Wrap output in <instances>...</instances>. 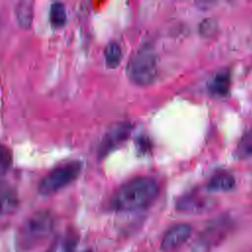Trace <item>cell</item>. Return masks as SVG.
<instances>
[{
  "label": "cell",
  "instance_id": "obj_10",
  "mask_svg": "<svg viewBox=\"0 0 252 252\" xmlns=\"http://www.w3.org/2000/svg\"><path fill=\"white\" fill-rule=\"evenodd\" d=\"M230 87V77L228 71H219L208 83L209 91L216 95H225L228 94Z\"/></svg>",
  "mask_w": 252,
  "mask_h": 252
},
{
  "label": "cell",
  "instance_id": "obj_3",
  "mask_svg": "<svg viewBox=\"0 0 252 252\" xmlns=\"http://www.w3.org/2000/svg\"><path fill=\"white\" fill-rule=\"evenodd\" d=\"M54 220L48 212H38L32 215L23 225L20 231V246L23 249H32L44 241L52 232Z\"/></svg>",
  "mask_w": 252,
  "mask_h": 252
},
{
  "label": "cell",
  "instance_id": "obj_9",
  "mask_svg": "<svg viewBox=\"0 0 252 252\" xmlns=\"http://www.w3.org/2000/svg\"><path fill=\"white\" fill-rule=\"evenodd\" d=\"M235 178L228 172L216 173L209 181L207 188L210 192L214 193H224L234 189Z\"/></svg>",
  "mask_w": 252,
  "mask_h": 252
},
{
  "label": "cell",
  "instance_id": "obj_15",
  "mask_svg": "<svg viewBox=\"0 0 252 252\" xmlns=\"http://www.w3.org/2000/svg\"><path fill=\"white\" fill-rule=\"evenodd\" d=\"M237 156L240 158H246L252 156V131L246 132L237 146Z\"/></svg>",
  "mask_w": 252,
  "mask_h": 252
},
{
  "label": "cell",
  "instance_id": "obj_5",
  "mask_svg": "<svg viewBox=\"0 0 252 252\" xmlns=\"http://www.w3.org/2000/svg\"><path fill=\"white\" fill-rule=\"evenodd\" d=\"M192 227L187 223H179L170 227L162 237L160 247L165 252H171L182 246L191 236Z\"/></svg>",
  "mask_w": 252,
  "mask_h": 252
},
{
  "label": "cell",
  "instance_id": "obj_2",
  "mask_svg": "<svg viewBox=\"0 0 252 252\" xmlns=\"http://www.w3.org/2000/svg\"><path fill=\"white\" fill-rule=\"evenodd\" d=\"M126 73L131 82L138 86H149L158 75V58L150 47H142L129 60Z\"/></svg>",
  "mask_w": 252,
  "mask_h": 252
},
{
  "label": "cell",
  "instance_id": "obj_17",
  "mask_svg": "<svg viewBox=\"0 0 252 252\" xmlns=\"http://www.w3.org/2000/svg\"><path fill=\"white\" fill-rule=\"evenodd\" d=\"M83 252H92V251H90V250H86V251H83Z\"/></svg>",
  "mask_w": 252,
  "mask_h": 252
},
{
  "label": "cell",
  "instance_id": "obj_14",
  "mask_svg": "<svg viewBox=\"0 0 252 252\" xmlns=\"http://www.w3.org/2000/svg\"><path fill=\"white\" fill-rule=\"evenodd\" d=\"M50 23L55 28H61L66 24L67 14L62 3H53L50 7Z\"/></svg>",
  "mask_w": 252,
  "mask_h": 252
},
{
  "label": "cell",
  "instance_id": "obj_13",
  "mask_svg": "<svg viewBox=\"0 0 252 252\" xmlns=\"http://www.w3.org/2000/svg\"><path fill=\"white\" fill-rule=\"evenodd\" d=\"M122 50L120 45L116 41L109 42L104 50V59L105 64L108 68H116L121 61Z\"/></svg>",
  "mask_w": 252,
  "mask_h": 252
},
{
  "label": "cell",
  "instance_id": "obj_16",
  "mask_svg": "<svg viewBox=\"0 0 252 252\" xmlns=\"http://www.w3.org/2000/svg\"><path fill=\"white\" fill-rule=\"evenodd\" d=\"M12 164V154L10 150L0 144V176L5 174Z\"/></svg>",
  "mask_w": 252,
  "mask_h": 252
},
{
  "label": "cell",
  "instance_id": "obj_6",
  "mask_svg": "<svg viewBox=\"0 0 252 252\" xmlns=\"http://www.w3.org/2000/svg\"><path fill=\"white\" fill-rule=\"evenodd\" d=\"M213 206V200L196 194L184 196L176 204L177 210L186 214H204L212 210Z\"/></svg>",
  "mask_w": 252,
  "mask_h": 252
},
{
  "label": "cell",
  "instance_id": "obj_4",
  "mask_svg": "<svg viewBox=\"0 0 252 252\" xmlns=\"http://www.w3.org/2000/svg\"><path fill=\"white\" fill-rule=\"evenodd\" d=\"M82 164L79 161H69L56 166L39 182L38 191L41 195H51L72 183L79 176Z\"/></svg>",
  "mask_w": 252,
  "mask_h": 252
},
{
  "label": "cell",
  "instance_id": "obj_11",
  "mask_svg": "<svg viewBox=\"0 0 252 252\" xmlns=\"http://www.w3.org/2000/svg\"><path fill=\"white\" fill-rule=\"evenodd\" d=\"M77 243L78 239L74 232H64L53 240L47 252H75Z\"/></svg>",
  "mask_w": 252,
  "mask_h": 252
},
{
  "label": "cell",
  "instance_id": "obj_8",
  "mask_svg": "<svg viewBox=\"0 0 252 252\" xmlns=\"http://www.w3.org/2000/svg\"><path fill=\"white\" fill-rule=\"evenodd\" d=\"M19 206L17 191L8 183L0 181V216L13 214Z\"/></svg>",
  "mask_w": 252,
  "mask_h": 252
},
{
  "label": "cell",
  "instance_id": "obj_7",
  "mask_svg": "<svg viewBox=\"0 0 252 252\" xmlns=\"http://www.w3.org/2000/svg\"><path fill=\"white\" fill-rule=\"evenodd\" d=\"M129 133H130L129 125L120 124L118 126L113 127L109 132L105 134V136L101 141V144L99 147L100 157L107 155L110 151H112L119 144L125 141Z\"/></svg>",
  "mask_w": 252,
  "mask_h": 252
},
{
  "label": "cell",
  "instance_id": "obj_1",
  "mask_svg": "<svg viewBox=\"0 0 252 252\" xmlns=\"http://www.w3.org/2000/svg\"><path fill=\"white\" fill-rule=\"evenodd\" d=\"M159 193L158 182L148 176H139L124 183L113 195L111 207L118 212H133L149 207Z\"/></svg>",
  "mask_w": 252,
  "mask_h": 252
},
{
  "label": "cell",
  "instance_id": "obj_12",
  "mask_svg": "<svg viewBox=\"0 0 252 252\" xmlns=\"http://www.w3.org/2000/svg\"><path fill=\"white\" fill-rule=\"evenodd\" d=\"M15 14H16V19L18 21V24L24 29H29L32 21V14H33L32 2H30V1L19 2L16 6Z\"/></svg>",
  "mask_w": 252,
  "mask_h": 252
}]
</instances>
